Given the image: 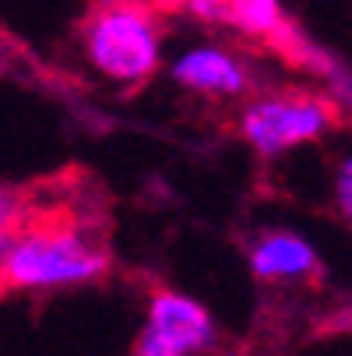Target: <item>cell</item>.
Instances as JSON below:
<instances>
[{"instance_id": "7", "label": "cell", "mask_w": 352, "mask_h": 356, "mask_svg": "<svg viewBox=\"0 0 352 356\" xmlns=\"http://www.w3.org/2000/svg\"><path fill=\"white\" fill-rule=\"evenodd\" d=\"M173 78L194 92H208V95H243L250 85L246 67L219 46L187 49L173 64Z\"/></svg>"}, {"instance_id": "1", "label": "cell", "mask_w": 352, "mask_h": 356, "mask_svg": "<svg viewBox=\"0 0 352 356\" xmlns=\"http://www.w3.org/2000/svg\"><path fill=\"white\" fill-rule=\"evenodd\" d=\"M110 265L106 212L88 205L81 184H39L35 209L0 254V296L88 286Z\"/></svg>"}, {"instance_id": "3", "label": "cell", "mask_w": 352, "mask_h": 356, "mask_svg": "<svg viewBox=\"0 0 352 356\" xmlns=\"http://www.w3.org/2000/svg\"><path fill=\"white\" fill-rule=\"evenodd\" d=\"M335 124H338V113H335L331 95L292 88V92H278V95L250 103L243 110L240 131L261 156H282V152L296 145L317 141Z\"/></svg>"}, {"instance_id": "6", "label": "cell", "mask_w": 352, "mask_h": 356, "mask_svg": "<svg viewBox=\"0 0 352 356\" xmlns=\"http://www.w3.org/2000/svg\"><path fill=\"white\" fill-rule=\"evenodd\" d=\"M250 268L265 282H292V279H314L321 261L317 250L299 233L275 229L250 247Z\"/></svg>"}, {"instance_id": "2", "label": "cell", "mask_w": 352, "mask_h": 356, "mask_svg": "<svg viewBox=\"0 0 352 356\" xmlns=\"http://www.w3.org/2000/svg\"><path fill=\"white\" fill-rule=\"evenodd\" d=\"M81 46L106 81L134 88L159 71L162 25L144 0H103L81 25Z\"/></svg>"}, {"instance_id": "5", "label": "cell", "mask_w": 352, "mask_h": 356, "mask_svg": "<svg viewBox=\"0 0 352 356\" xmlns=\"http://www.w3.org/2000/svg\"><path fill=\"white\" fill-rule=\"evenodd\" d=\"M215 346L219 328L212 314L183 293L159 289L148 303V321L131 356H197Z\"/></svg>"}, {"instance_id": "10", "label": "cell", "mask_w": 352, "mask_h": 356, "mask_svg": "<svg viewBox=\"0 0 352 356\" xmlns=\"http://www.w3.org/2000/svg\"><path fill=\"white\" fill-rule=\"evenodd\" d=\"M222 356H243V353H240V349H229V353H222Z\"/></svg>"}, {"instance_id": "4", "label": "cell", "mask_w": 352, "mask_h": 356, "mask_svg": "<svg viewBox=\"0 0 352 356\" xmlns=\"http://www.w3.org/2000/svg\"><path fill=\"white\" fill-rule=\"evenodd\" d=\"M176 4L183 11H190L197 22L236 29L243 35L271 42L292 64H303L307 71L328 74L335 67L328 54H321L317 46H310V39L296 32V25L282 11V0H176Z\"/></svg>"}, {"instance_id": "8", "label": "cell", "mask_w": 352, "mask_h": 356, "mask_svg": "<svg viewBox=\"0 0 352 356\" xmlns=\"http://www.w3.org/2000/svg\"><path fill=\"white\" fill-rule=\"evenodd\" d=\"M35 197H39V184H28V187L0 184V254L11 243V236L22 229L28 212L35 209Z\"/></svg>"}, {"instance_id": "9", "label": "cell", "mask_w": 352, "mask_h": 356, "mask_svg": "<svg viewBox=\"0 0 352 356\" xmlns=\"http://www.w3.org/2000/svg\"><path fill=\"white\" fill-rule=\"evenodd\" d=\"M335 191H338V209H342V216L349 219V216H352V163H349V159H342V163H338Z\"/></svg>"}]
</instances>
